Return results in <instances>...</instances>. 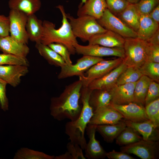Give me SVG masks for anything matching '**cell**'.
Instances as JSON below:
<instances>
[{
	"label": "cell",
	"mask_w": 159,
	"mask_h": 159,
	"mask_svg": "<svg viewBox=\"0 0 159 159\" xmlns=\"http://www.w3.org/2000/svg\"><path fill=\"white\" fill-rule=\"evenodd\" d=\"M143 139L139 134L132 128L127 126L116 138L117 144L121 146L128 145Z\"/></svg>",
	"instance_id": "30"
},
{
	"label": "cell",
	"mask_w": 159,
	"mask_h": 159,
	"mask_svg": "<svg viewBox=\"0 0 159 159\" xmlns=\"http://www.w3.org/2000/svg\"><path fill=\"white\" fill-rule=\"evenodd\" d=\"M26 30L29 39L36 43L41 42L43 33V21L35 14L28 16Z\"/></svg>",
	"instance_id": "25"
},
{
	"label": "cell",
	"mask_w": 159,
	"mask_h": 159,
	"mask_svg": "<svg viewBox=\"0 0 159 159\" xmlns=\"http://www.w3.org/2000/svg\"><path fill=\"white\" fill-rule=\"evenodd\" d=\"M146 41L151 44L159 45V29Z\"/></svg>",
	"instance_id": "45"
},
{
	"label": "cell",
	"mask_w": 159,
	"mask_h": 159,
	"mask_svg": "<svg viewBox=\"0 0 159 159\" xmlns=\"http://www.w3.org/2000/svg\"><path fill=\"white\" fill-rule=\"evenodd\" d=\"M8 17L10 36L18 41L27 44L29 40L26 30L28 16L21 12L10 9Z\"/></svg>",
	"instance_id": "10"
},
{
	"label": "cell",
	"mask_w": 159,
	"mask_h": 159,
	"mask_svg": "<svg viewBox=\"0 0 159 159\" xmlns=\"http://www.w3.org/2000/svg\"><path fill=\"white\" fill-rule=\"evenodd\" d=\"M148 118L158 128L159 127V98L145 106Z\"/></svg>",
	"instance_id": "34"
},
{
	"label": "cell",
	"mask_w": 159,
	"mask_h": 159,
	"mask_svg": "<svg viewBox=\"0 0 159 159\" xmlns=\"http://www.w3.org/2000/svg\"><path fill=\"white\" fill-rule=\"evenodd\" d=\"M106 157L109 159H135L129 154L121 151L117 152L114 150L107 152Z\"/></svg>",
	"instance_id": "44"
},
{
	"label": "cell",
	"mask_w": 159,
	"mask_h": 159,
	"mask_svg": "<svg viewBox=\"0 0 159 159\" xmlns=\"http://www.w3.org/2000/svg\"><path fill=\"white\" fill-rule=\"evenodd\" d=\"M111 99L110 90L96 89L92 90L89 102L94 112L101 107L109 105L111 103Z\"/></svg>",
	"instance_id": "24"
},
{
	"label": "cell",
	"mask_w": 159,
	"mask_h": 159,
	"mask_svg": "<svg viewBox=\"0 0 159 159\" xmlns=\"http://www.w3.org/2000/svg\"><path fill=\"white\" fill-rule=\"evenodd\" d=\"M155 21L159 24V5L154 8L148 14Z\"/></svg>",
	"instance_id": "46"
},
{
	"label": "cell",
	"mask_w": 159,
	"mask_h": 159,
	"mask_svg": "<svg viewBox=\"0 0 159 159\" xmlns=\"http://www.w3.org/2000/svg\"><path fill=\"white\" fill-rule=\"evenodd\" d=\"M97 21L106 29L114 32L124 38L137 37L135 31L107 8Z\"/></svg>",
	"instance_id": "6"
},
{
	"label": "cell",
	"mask_w": 159,
	"mask_h": 159,
	"mask_svg": "<svg viewBox=\"0 0 159 159\" xmlns=\"http://www.w3.org/2000/svg\"><path fill=\"white\" fill-rule=\"evenodd\" d=\"M76 53L83 55L102 57L115 56L123 58L124 57L123 47H108L97 44H89L84 46L76 44L74 45Z\"/></svg>",
	"instance_id": "11"
},
{
	"label": "cell",
	"mask_w": 159,
	"mask_h": 159,
	"mask_svg": "<svg viewBox=\"0 0 159 159\" xmlns=\"http://www.w3.org/2000/svg\"><path fill=\"white\" fill-rule=\"evenodd\" d=\"M130 3L136 4L140 0H127Z\"/></svg>",
	"instance_id": "48"
},
{
	"label": "cell",
	"mask_w": 159,
	"mask_h": 159,
	"mask_svg": "<svg viewBox=\"0 0 159 159\" xmlns=\"http://www.w3.org/2000/svg\"><path fill=\"white\" fill-rule=\"evenodd\" d=\"M35 47L40 54L50 64L61 67L67 64L62 58L48 45L39 42Z\"/></svg>",
	"instance_id": "27"
},
{
	"label": "cell",
	"mask_w": 159,
	"mask_h": 159,
	"mask_svg": "<svg viewBox=\"0 0 159 159\" xmlns=\"http://www.w3.org/2000/svg\"><path fill=\"white\" fill-rule=\"evenodd\" d=\"M159 24L149 15H140L139 25L136 32L138 38L146 41L159 29Z\"/></svg>",
	"instance_id": "23"
},
{
	"label": "cell",
	"mask_w": 159,
	"mask_h": 159,
	"mask_svg": "<svg viewBox=\"0 0 159 159\" xmlns=\"http://www.w3.org/2000/svg\"><path fill=\"white\" fill-rule=\"evenodd\" d=\"M110 105L119 112L124 119L134 122L149 120L144 105L134 102L118 105L111 104Z\"/></svg>",
	"instance_id": "12"
},
{
	"label": "cell",
	"mask_w": 159,
	"mask_h": 159,
	"mask_svg": "<svg viewBox=\"0 0 159 159\" xmlns=\"http://www.w3.org/2000/svg\"><path fill=\"white\" fill-rule=\"evenodd\" d=\"M89 124L98 125L117 123L124 118L118 111L110 105L101 107L94 112Z\"/></svg>",
	"instance_id": "15"
},
{
	"label": "cell",
	"mask_w": 159,
	"mask_h": 159,
	"mask_svg": "<svg viewBox=\"0 0 159 159\" xmlns=\"http://www.w3.org/2000/svg\"><path fill=\"white\" fill-rule=\"evenodd\" d=\"M81 2L80 4L79 5V6H80L82 5L87 0H81Z\"/></svg>",
	"instance_id": "49"
},
{
	"label": "cell",
	"mask_w": 159,
	"mask_h": 159,
	"mask_svg": "<svg viewBox=\"0 0 159 159\" xmlns=\"http://www.w3.org/2000/svg\"><path fill=\"white\" fill-rule=\"evenodd\" d=\"M29 64L26 57L3 53L0 54V65L17 64L29 66Z\"/></svg>",
	"instance_id": "35"
},
{
	"label": "cell",
	"mask_w": 159,
	"mask_h": 159,
	"mask_svg": "<svg viewBox=\"0 0 159 159\" xmlns=\"http://www.w3.org/2000/svg\"><path fill=\"white\" fill-rule=\"evenodd\" d=\"M159 0H140L135 4L140 15H148L159 5Z\"/></svg>",
	"instance_id": "36"
},
{
	"label": "cell",
	"mask_w": 159,
	"mask_h": 159,
	"mask_svg": "<svg viewBox=\"0 0 159 159\" xmlns=\"http://www.w3.org/2000/svg\"><path fill=\"white\" fill-rule=\"evenodd\" d=\"M0 51L3 53L26 57L30 49L27 44L18 41L9 35L0 36Z\"/></svg>",
	"instance_id": "19"
},
{
	"label": "cell",
	"mask_w": 159,
	"mask_h": 159,
	"mask_svg": "<svg viewBox=\"0 0 159 159\" xmlns=\"http://www.w3.org/2000/svg\"><path fill=\"white\" fill-rule=\"evenodd\" d=\"M139 69L143 75L159 83V63L146 61Z\"/></svg>",
	"instance_id": "32"
},
{
	"label": "cell",
	"mask_w": 159,
	"mask_h": 159,
	"mask_svg": "<svg viewBox=\"0 0 159 159\" xmlns=\"http://www.w3.org/2000/svg\"><path fill=\"white\" fill-rule=\"evenodd\" d=\"M89 44H97L108 47H123L125 38L110 30L96 34L88 41Z\"/></svg>",
	"instance_id": "20"
},
{
	"label": "cell",
	"mask_w": 159,
	"mask_h": 159,
	"mask_svg": "<svg viewBox=\"0 0 159 159\" xmlns=\"http://www.w3.org/2000/svg\"><path fill=\"white\" fill-rule=\"evenodd\" d=\"M126 127V125L122 119L114 124L97 125L96 130L105 142L112 143Z\"/></svg>",
	"instance_id": "22"
},
{
	"label": "cell",
	"mask_w": 159,
	"mask_h": 159,
	"mask_svg": "<svg viewBox=\"0 0 159 159\" xmlns=\"http://www.w3.org/2000/svg\"><path fill=\"white\" fill-rule=\"evenodd\" d=\"M92 90L88 87H82L80 98L82 104L81 112L76 120L67 122L65 125V133L70 141L78 144L82 150H85L87 144L85 131L94 114L89 102Z\"/></svg>",
	"instance_id": "3"
},
{
	"label": "cell",
	"mask_w": 159,
	"mask_h": 159,
	"mask_svg": "<svg viewBox=\"0 0 159 159\" xmlns=\"http://www.w3.org/2000/svg\"><path fill=\"white\" fill-rule=\"evenodd\" d=\"M106 1L107 9L117 16L130 3L127 0H106Z\"/></svg>",
	"instance_id": "37"
},
{
	"label": "cell",
	"mask_w": 159,
	"mask_h": 159,
	"mask_svg": "<svg viewBox=\"0 0 159 159\" xmlns=\"http://www.w3.org/2000/svg\"><path fill=\"white\" fill-rule=\"evenodd\" d=\"M147 42L146 61L159 63V45L152 44Z\"/></svg>",
	"instance_id": "40"
},
{
	"label": "cell",
	"mask_w": 159,
	"mask_h": 159,
	"mask_svg": "<svg viewBox=\"0 0 159 159\" xmlns=\"http://www.w3.org/2000/svg\"><path fill=\"white\" fill-rule=\"evenodd\" d=\"M48 46L61 56L67 64L70 65L72 64L70 58V53L64 45L58 43H52Z\"/></svg>",
	"instance_id": "38"
},
{
	"label": "cell",
	"mask_w": 159,
	"mask_h": 159,
	"mask_svg": "<svg viewBox=\"0 0 159 159\" xmlns=\"http://www.w3.org/2000/svg\"><path fill=\"white\" fill-rule=\"evenodd\" d=\"M66 15L74 34L83 42L88 41L93 36L107 30L91 16L84 15L75 18L69 14H66Z\"/></svg>",
	"instance_id": "4"
},
{
	"label": "cell",
	"mask_w": 159,
	"mask_h": 159,
	"mask_svg": "<svg viewBox=\"0 0 159 159\" xmlns=\"http://www.w3.org/2000/svg\"><path fill=\"white\" fill-rule=\"evenodd\" d=\"M159 98V83L152 80L150 82L145 99V105Z\"/></svg>",
	"instance_id": "39"
},
{
	"label": "cell",
	"mask_w": 159,
	"mask_h": 159,
	"mask_svg": "<svg viewBox=\"0 0 159 159\" xmlns=\"http://www.w3.org/2000/svg\"><path fill=\"white\" fill-rule=\"evenodd\" d=\"M121 151L132 154L142 159H156L159 156V141L143 139L120 148Z\"/></svg>",
	"instance_id": "8"
},
{
	"label": "cell",
	"mask_w": 159,
	"mask_h": 159,
	"mask_svg": "<svg viewBox=\"0 0 159 159\" xmlns=\"http://www.w3.org/2000/svg\"><path fill=\"white\" fill-rule=\"evenodd\" d=\"M28 66L17 64L0 65V78L13 87L18 86L21 78L29 72Z\"/></svg>",
	"instance_id": "13"
},
{
	"label": "cell",
	"mask_w": 159,
	"mask_h": 159,
	"mask_svg": "<svg viewBox=\"0 0 159 159\" xmlns=\"http://www.w3.org/2000/svg\"><path fill=\"white\" fill-rule=\"evenodd\" d=\"M103 59L102 57L83 55L75 64H66L61 67L58 78L61 79L75 76H81L92 66Z\"/></svg>",
	"instance_id": "9"
},
{
	"label": "cell",
	"mask_w": 159,
	"mask_h": 159,
	"mask_svg": "<svg viewBox=\"0 0 159 159\" xmlns=\"http://www.w3.org/2000/svg\"><path fill=\"white\" fill-rule=\"evenodd\" d=\"M136 82L116 85L111 89V104L120 105L134 102V90Z\"/></svg>",
	"instance_id": "17"
},
{
	"label": "cell",
	"mask_w": 159,
	"mask_h": 159,
	"mask_svg": "<svg viewBox=\"0 0 159 159\" xmlns=\"http://www.w3.org/2000/svg\"><path fill=\"white\" fill-rule=\"evenodd\" d=\"M68 152L72 156L73 159H85L82 149L79 145L70 142L67 145Z\"/></svg>",
	"instance_id": "41"
},
{
	"label": "cell",
	"mask_w": 159,
	"mask_h": 159,
	"mask_svg": "<svg viewBox=\"0 0 159 159\" xmlns=\"http://www.w3.org/2000/svg\"><path fill=\"white\" fill-rule=\"evenodd\" d=\"M55 156L27 148L21 149L16 154L14 159H53Z\"/></svg>",
	"instance_id": "33"
},
{
	"label": "cell",
	"mask_w": 159,
	"mask_h": 159,
	"mask_svg": "<svg viewBox=\"0 0 159 159\" xmlns=\"http://www.w3.org/2000/svg\"><path fill=\"white\" fill-rule=\"evenodd\" d=\"M56 7L62 14V25L56 29L55 24L44 20L43 21V33L41 43L47 45L52 43L62 44L67 48L71 54L74 55L76 53L74 45L78 43L77 38L73 33L63 6L59 5Z\"/></svg>",
	"instance_id": "2"
},
{
	"label": "cell",
	"mask_w": 159,
	"mask_h": 159,
	"mask_svg": "<svg viewBox=\"0 0 159 159\" xmlns=\"http://www.w3.org/2000/svg\"><path fill=\"white\" fill-rule=\"evenodd\" d=\"M127 67L122 62L107 74L92 81L87 87L91 90L101 89L110 90L116 85L119 77Z\"/></svg>",
	"instance_id": "16"
},
{
	"label": "cell",
	"mask_w": 159,
	"mask_h": 159,
	"mask_svg": "<svg viewBox=\"0 0 159 159\" xmlns=\"http://www.w3.org/2000/svg\"><path fill=\"white\" fill-rule=\"evenodd\" d=\"M123 58L118 57L110 60L103 59L95 64L90 68L85 73L79 76L82 87H87L95 80L100 78L107 74L120 64Z\"/></svg>",
	"instance_id": "7"
},
{
	"label": "cell",
	"mask_w": 159,
	"mask_h": 159,
	"mask_svg": "<svg viewBox=\"0 0 159 159\" xmlns=\"http://www.w3.org/2000/svg\"><path fill=\"white\" fill-rule=\"evenodd\" d=\"M140 16L135 4L130 3L117 16L127 25L136 32L139 26Z\"/></svg>",
	"instance_id": "28"
},
{
	"label": "cell",
	"mask_w": 159,
	"mask_h": 159,
	"mask_svg": "<svg viewBox=\"0 0 159 159\" xmlns=\"http://www.w3.org/2000/svg\"><path fill=\"white\" fill-rule=\"evenodd\" d=\"M122 120L127 126L130 127L142 136L143 139L145 140L159 141V130L149 120L140 122H134Z\"/></svg>",
	"instance_id": "18"
},
{
	"label": "cell",
	"mask_w": 159,
	"mask_h": 159,
	"mask_svg": "<svg viewBox=\"0 0 159 159\" xmlns=\"http://www.w3.org/2000/svg\"><path fill=\"white\" fill-rule=\"evenodd\" d=\"M125 38L123 62L127 67L139 68L146 61L147 42L137 37Z\"/></svg>",
	"instance_id": "5"
},
{
	"label": "cell",
	"mask_w": 159,
	"mask_h": 159,
	"mask_svg": "<svg viewBox=\"0 0 159 159\" xmlns=\"http://www.w3.org/2000/svg\"><path fill=\"white\" fill-rule=\"evenodd\" d=\"M152 80L143 75L136 82L134 90V102L145 105V99Z\"/></svg>",
	"instance_id": "29"
},
{
	"label": "cell",
	"mask_w": 159,
	"mask_h": 159,
	"mask_svg": "<svg viewBox=\"0 0 159 159\" xmlns=\"http://www.w3.org/2000/svg\"><path fill=\"white\" fill-rule=\"evenodd\" d=\"M107 8L106 0H87L82 5L79 6L77 14L78 16H90L98 20Z\"/></svg>",
	"instance_id": "21"
},
{
	"label": "cell",
	"mask_w": 159,
	"mask_h": 159,
	"mask_svg": "<svg viewBox=\"0 0 159 159\" xmlns=\"http://www.w3.org/2000/svg\"><path fill=\"white\" fill-rule=\"evenodd\" d=\"M7 83L0 78V105L4 111L7 110L9 102L6 95V86Z\"/></svg>",
	"instance_id": "42"
},
{
	"label": "cell",
	"mask_w": 159,
	"mask_h": 159,
	"mask_svg": "<svg viewBox=\"0 0 159 159\" xmlns=\"http://www.w3.org/2000/svg\"><path fill=\"white\" fill-rule=\"evenodd\" d=\"M9 6L10 9L16 10L27 16L35 14L40 9V0H9Z\"/></svg>",
	"instance_id": "26"
},
{
	"label": "cell",
	"mask_w": 159,
	"mask_h": 159,
	"mask_svg": "<svg viewBox=\"0 0 159 159\" xmlns=\"http://www.w3.org/2000/svg\"><path fill=\"white\" fill-rule=\"evenodd\" d=\"M96 125L88 124L86 129L89 140L85 149V156L88 159H102L106 157L107 152L95 138Z\"/></svg>",
	"instance_id": "14"
},
{
	"label": "cell",
	"mask_w": 159,
	"mask_h": 159,
	"mask_svg": "<svg viewBox=\"0 0 159 159\" xmlns=\"http://www.w3.org/2000/svg\"><path fill=\"white\" fill-rule=\"evenodd\" d=\"M142 75L139 68L133 66L127 67L119 77L116 85L136 82Z\"/></svg>",
	"instance_id": "31"
},
{
	"label": "cell",
	"mask_w": 159,
	"mask_h": 159,
	"mask_svg": "<svg viewBox=\"0 0 159 159\" xmlns=\"http://www.w3.org/2000/svg\"><path fill=\"white\" fill-rule=\"evenodd\" d=\"M82 86L79 79L66 86L58 97L51 99L50 113L54 119L58 121L66 119L74 121L78 117L82 109L79 101Z\"/></svg>",
	"instance_id": "1"
},
{
	"label": "cell",
	"mask_w": 159,
	"mask_h": 159,
	"mask_svg": "<svg viewBox=\"0 0 159 159\" xmlns=\"http://www.w3.org/2000/svg\"><path fill=\"white\" fill-rule=\"evenodd\" d=\"M10 21L8 16L0 14V36L5 37L9 34Z\"/></svg>",
	"instance_id": "43"
},
{
	"label": "cell",
	"mask_w": 159,
	"mask_h": 159,
	"mask_svg": "<svg viewBox=\"0 0 159 159\" xmlns=\"http://www.w3.org/2000/svg\"><path fill=\"white\" fill-rule=\"evenodd\" d=\"M55 159H73L72 156L68 151L59 156L55 157Z\"/></svg>",
	"instance_id": "47"
}]
</instances>
